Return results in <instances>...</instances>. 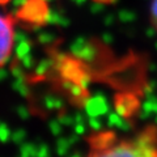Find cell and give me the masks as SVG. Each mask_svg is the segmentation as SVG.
I'll return each instance as SVG.
<instances>
[{"label": "cell", "mask_w": 157, "mask_h": 157, "mask_svg": "<svg viewBox=\"0 0 157 157\" xmlns=\"http://www.w3.org/2000/svg\"><path fill=\"white\" fill-rule=\"evenodd\" d=\"M85 157H157V126H144L128 134L93 132L88 137Z\"/></svg>", "instance_id": "1"}, {"label": "cell", "mask_w": 157, "mask_h": 157, "mask_svg": "<svg viewBox=\"0 0 157 157\" xmlns=\"http://www.w3.org/2000/svg\"><path fill=\"white\" fill-rule=\"evenodd\" d=\"M14 45V25L12 18L0 12V67H3L12 55Z\"/></svg>", "instance_id": "2"}, {"label": "cell", "mask_w": 157, "mask_h": 157, "mask_svg": "<svg viewBox=\"0 0 157 157\" xmlns=\"http://www.w3.org/2000/svg\"><path fill=\"white\" fill-rule=\"evenodd\" d=\"M151 16H152V22H153V25H155V29L157 30V0H153V2H152Z\"/></svg>", "instance_id": "3"}, {"label": "cell", "mask_w": 157, "mask_h": 157, "mask_svg": "<svg viewBox=\"0 0 157 157\" xmlns=\"http://www.w3.org/2000/svg\"><path fill=\"white\" fill-rule=\"evenodd\" d=\"M93 2H98V3H104V4H109L111 2H114V0H93Z\"/></svg>", "instance_id": "4"}]
</instances>
